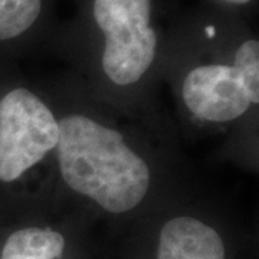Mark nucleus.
Masks as SVG:
<instances>
[{"mask_svg":"<svg viewBox=\"0 0 259 259\" xmlns=\"http://www.w3.org/2000/svg\"><path fill=\"white\" fill-rule=\"evenodd\" d=\"M54 171L66 193L124 216L157 194L160 170L150 150L110 115L90 107L58 108Z\"/></svg>","mask_w":259,"mask_h":259,"instance_id":"f257e3e1","label":"nucleus"},{"mask_svg":"<svg viewBox=\"0 0 259 259\" xmlns=\"http://www.w3.org/2000/svg\"><path fill=\"white\" fill-rule=\"evenodd\" d=\"M179 107L194 125L226 128L258 117L259 42L246 37L228 59L196 62L175 79Z\"/></svg>","mask_w":259,"mask_h":259,"instance_id":"f03ea898","label":"nucleus"},{"mask_svg":"<svg viewBox=\"0 0 259 259\" xmlns=\"http://www.w3.org/2000/svg\"><path fill=\"white\" fill-rule=\"evenodd\" d=\"M93 19L102 36L98 83L115 97H134L150 85L160 49L151 0H93Z\"/></svg>","mask_w":259,"mask_h":259,"instance_id":"7ed1b4c3","label":"nucleus"},{"mask_svg":"<svg viewBox=\"0 0 259 259\" xmlns=\"http://www.w3.org/2000/svg\"><path fill=\"white\" fill-rule=\"evenodd\" d=\"M59 141L56 105L26 85L0 97V183L16 185L54 168Z\"/></svg>","mask_w":259,"mask_h":259,"instance_id":"20e7f679","label":"nucleus"},{"mask_svg":"<svg viewBox=\"0 0 259 259\" xmlns=\"http://www.w3.org/2000/svg\"><path fill=\"white\" fill-rule=\"evenodd\" d=\"M156 259H226V248L212 225L183 213L160 228Z\"/></svg>","mask_w":259,"mask_h":259,"instance_id":"39448f33","label":"nucleus"},{"mask_svg":"<svg viewBox=\"0 0 259 259\" xmlns=\"http://www.w3.org/2000/svg\"><path fill=\"white\" fill-rule=\"evenodd\" d=\"M65 236L52 228L26 226L12 232L0 252V259H61Z\"/></svg>","mask_w":259,"mask_h":259,"instance_id":"423d86ee","label":"nucleus"},{"mask_svg":"<svg viewBox=\"0 0 259 259\" xmlns=\"http://www.w3.org/2000/svg\"><path fill=\"white\" fill-rule=\"evenodd\" d=\"M44 12V0H0V42L28 33Z\"/></svg>","mask_w":259,"mask_h":259,"instance_id":"0eeeda50","label":"nucleus"},{"mask_svg":"<svg viewBox=\"0 0 259 259\" xmlns=\"http://www.w3.org/2000/svg\"><path fill=\"white\" fill-rule=\"evenodd\" d=\"M225 2L228 5H233V6H245V5H249L252 0H221Z\"/></svg>","mask_w":259,"mask_h":259,"instance_id":"6e6552de","label":"nucleus"}]
</instances>
